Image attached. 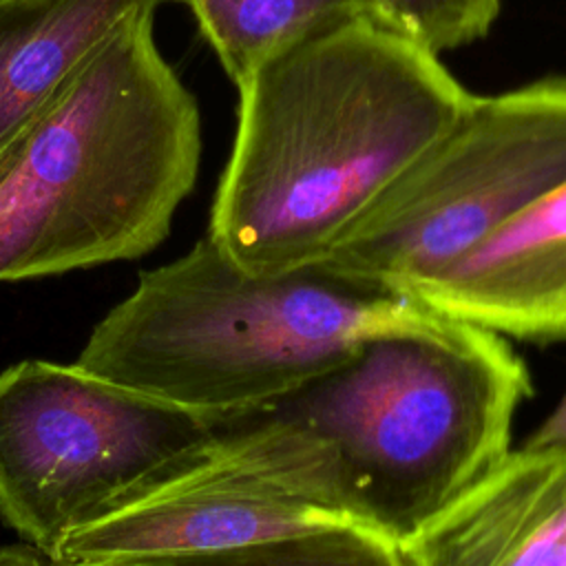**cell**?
<instances>
[{
  "label": "cell",
  "instance_id": "obj_1",
  "mask_svg": "<svg viewBox=\"0 0 566 566\" xmlns=\"http://www.w3.org/2000/svg\"><path fill=\"white\" fill-rule=\"evenodd\" d=\"M237 91L206 234L259 274L316 265L471 97L438 53L382 15L274 51Z\"/></svg>",
  "mask_w": 566,
  "mask_h": 566
},
{
  "label": "cell",
  "instance_id": "obj_2",
  "mask_svg": "<svg viewBox=\"0 0 566 566\" xmlns=\"http://www.w3.org/2000/svg\"><path fill=\"white\" fill-rule=\"evenodd\" d=\"M153 20L122 24L0 150V283L139 259L168 237L201 119Z\"/></svg>",
  "mask_w": 566,
  "mask_h": 566
},
{
  "label": "cell",
  "instance_id": "obj_3",
  "mask_svg": "<svg viewBox=\"0 0 566 566\" xmlns=\"http://www.w3.org/2000/svg\"><path fill=\"white\" fill-rule=\"evenodd\" d=\"M531 394L502 334L440 316L360 340L254 411L316 438L358 524L407 544L506 458Z\"/></svg>",
  "mask_w": 566,
  "mask_h": 566
},
{
  "label": "cell",
  "instance_id": "obj_4",
  "mask_svg": "<svg viewBox=\"0 0 566 566\" xmlns=\"http://www.w3.org/2000/svg\"><path fill=\"white\" fill-rule=\"evenodd\" d=\"M440 316L318 265L250 272L206 234L177 261L142 272L135 290L93 327L75 365L232 418L270 405L374 334Z\"/></svg>",
  "mask_w": 566,
  "mask_h": 566
},
{
  "label": "cell",
  "instance_id": "obj_5",
  "mask_svg": "<svg viewBox=\"0 0 566 566\" xmlns=\"http://www.w3.org/2000/svg\"><path fill=\"white\" fill-rule=\"evenodd\" d=\"M223 420L75 363L20 360L0 371V522L51 557L195 464Z\"/></svg>",
  "mask_w": 566,
  "mask_h": 566
},
{
  "label": "cell",
  "instance_id": "obj_6",
  "mask_svg": "<svg viewBox=\"0 0 566 566\" xmlns=\"http://www.w3.org/2000/svg\"><path fill=\"white\" fill-rule=\"evenodd\" d=\"M566 181V77L471 95L316 263L405 296Z\"/></svg>",
  "mask_w": 566,
  "mask_h": 566
},
{
  "label": "cell",
  "instance_id": "obj_7",
  "mask_svg": "<svg viewBox=\"0 0 566 566\" xmlns=\"http://www.w3.org/2000/svg\"><path fill=\"white\" fill-rule=\"evenodd\" d=\"M363 526L327 449L248 411L226 418L208 451L139 502L69 535L53 566H104L206 553L265 537Z\"/></svg>",
  "mask_w": 566,
  "mask_h": 566
},
{
  "label": "cell",
  "instance_id": "obj_8",
  "mask_svg": "<svg viewBox=\"0 0 566 566\" xmlns=\"http://www.w3.org/2000/svg\"><path fill=\"white\" fill-rule=\"evenodd\" d=\"M405 296L504 338L566 340V181Z\"/></svg>",
  "mask_w": 566,
  "mask_h": 566
},
{
  "label": "cell",
  "instance_id": "obj_9",
  "mask_svg": "<svg viewBox=\"0 0 566 566\" xmlns=\"http://www.w3.org/2000/svg\"><path fill=\"white\" fill-rule=\"evenodd\" d=\"M407 544L422 566H566V447L511 449Z\"/></svg>",
  "mask_w": 566,
  "mask_h": 566
},
{
  "label": "cell",
  "instance_id": "obj_10",
  "mask_svg": "<svg viewBox=\"0 0 566 566\" xmlns=\"http://www.w3.org/2000/svg\"><path fill=\"white\" fill-rule=\"evenodd\" d=\"M164 0H0V150L133 15Z\"/></svg>",
  "mask_w": 566,
  "mask_h": 566
},
{
  "label": "cell",
  "instance_id": "obj_11",
  "mask_svg": "<svg viewBox=\"0 0 566 566\" xmlns=\"http://www.w3.org/2000/svg\"><path fill=\"white\" fill-rule=\"evenodd\" d=\"M190 9L234 86L268 55L334 24L380 15L374 0H175Z\"/></svg>",
  "mask_w": 566,
  "mask_h": 566
},
{
  "label": "cell",
  "instance_id": "obj_12",
  "mask_svg": "<svg viewBox=\"0 0 566 566\" xmlns=\"http://www.w3.org/2000/svg\"><path fill=\"white\" fill-rule=\"evenodd\" d=\"M104 566H422L409 544L365 526H332L259 542Z\"/></svg>",
  "mask_w": 566,
  "mask_h": 566
},
{
  "label": "cell",
  "instance_id": "obj_13",
  "mask_svg": "<svg viewBox=\"0 0 566 566\" xmlns=\"http://www.w3.org/2000/svg\"><path fill=\"white\" fill-rule=\"evenodd\" d=\"M378 13L433 53L484 38L502 0H374Z\"/></svg>",
  "mask_w": 566,
  "mask_h": 566
},
{
  "label": "cell",
  "instance_id": "obj_14",
  "mask_svg": "<svg viewBox=\"0 0 566 566\" xmlns=\"http://www.w3.org/2000/svg\"><path fill=\"white\" fill-rule=\"evenodd\" d=\"M524 447H535V449L566 447V394L551 409V413L542 420V424L533 429V433L526 438Z\"/></svg>",
  "mask_w": 566,
  "mask_h": 566
},
{
  "label": "cell",
  "instance_id": "obj_15",
  "mask_svg": "<svg viewBox=\"0 0 566 566\" xmlns=\"http://www.w3.org/2000/svg\"><path fill=\"white\" fill-rule=\"evenodd\" d=\"M0 566H49L42 559V553L22 542V544H4L0 546Z\"/></svg>",
  "mask_w": 566,
  "mask_h": 566
}]
</instances>
